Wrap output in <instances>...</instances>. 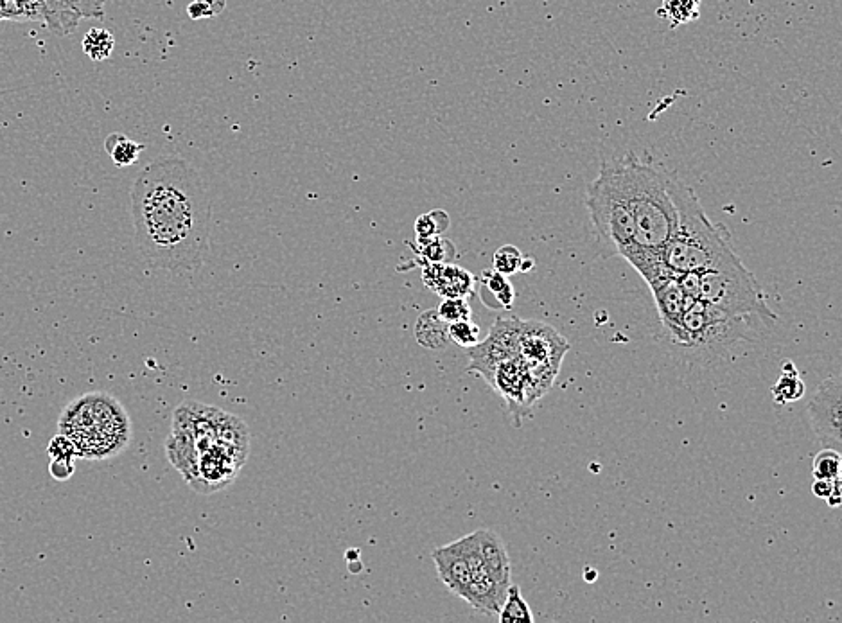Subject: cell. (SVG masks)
<instances>
[{"label":"cell","instance_id":"1","mask_svg":"<svg viewBox=\"0 0 842 623\" xmlns=\"http://www.w3.org/2000/svg\"><path fill=\"white\" fill-rule=\"evenodd\" d=\"M135 241L151 268L187 275L202 268L211 239V196L187 160L162 157L132 187Z\"/></svg>","mask_w":842,"mask_h":623},{"label":"cell","instance_id":"2","mask_svg":"<svg viewBox=\"0 0 842 623\" xmlns=\"http://www.w3.org/2000/svg\"><path fill=\"white\" fill-rule=\"evenodd\" d=\"M616 166L631 207L636 246L641 250H661L679 221L674 196L676 173L645 162L634 153L616 158Z\"/></svg>","mask_w":842,"mask_h":623},{"label":"cell","instance_id":"3","mask_svg":"<svg viewBox=\"0 0 842 623\" xmlns=\"http://www.w3.org/2000/svg\"><path fill=\"white\" fill-rule=\"evenodd\" d=\"M679 221L661 248L663 263L674 275L708 272L737 259L728 230L706 216L697 194L676 176L674 182Z\"/></svg>","mask_w":842,"mask_h":623},{"label":"cell","instance_id":"4","mask_svg":"<svg viewBox=\"0 0 842 623\" xmlns=\"http://www.w3.org/2000/svg\"><path fill=\"white\" fill-rule=\"evenodd\" d=\"M60 435L71 440L78 458L106 460L123 453L132 440V424L114 395L92 392L74 399L60 417Z\"/></svg>","mask_w":842,"mask_h":623},{"label":"cell","instance_id":"5","mask_svg":"<svg viewBox=\"0 0 842 623\" xmlns=\"http://www.w3.org/2000/svg\"><path fill=\"white\" fill-rule=\"evenodd\" d=\"M593 236L602 257H627L636 246L631 207L623 191L616 158L606 162L586 196Z\"/></svg>","mask_w":842,"mask_h":623},{"label":"cell","instance_id":"6","mask_svg":"<svg viewBox=\"0 0 842 623\" xmlns=\"http://www.w3.org/2000/svg\"><path fill=\"white\" fill-rule=\"evenodd\" d=\"M699 279V300L708 302L729 318H735L738 322L746 318H762L767 324L776 320L760 282L747 270L740 257L719 268L699 273Z\"/></svg>","mask_w":842,"mask_h":623},{"label":"cell","instance_id":"7","mask_svg":"<svg viewBox=\"0 0 842 623\" xmlns=\"http://www.w3.org/2000/svg\"><path fill=\"white\" fill-rule=\"evenodd\" d=\"M570 351V342L539 320H521L519 358L527 367L530 385L541 401L559 376L562 360Z\"/></svg>","mask_w":842,"mask_h":623},{"label":"cell","instance_id":"8","mask_svg":"<svg viewBox=\"0 0 842 623\" xmlns=\"http://www.w3.org/2000/svg\"><path fill=\"white\" fill-rule=\"evenodd\" d=\"M519 329H521V320L516 316L498 318L482 342L476 343L469 349L467 372H473L491 385L494 370L501 361L518 356Z\"/></svg>","mask_w":842,"mask_h":623},{"label":"cell","instance_id":"9","mask_svg":"<svg viewBox=\"0 0 842 623\" xmlns=\"http://www.w3.org/2000/svg\"><path fill=\"white\" fill-rule=\"evenodd\" d=\"M737 322L738 320L729 318L708 302L693 300L690 308L686 309L685 315L681 318L679 329L672 340L685 347L710 345L720 340L722 336H726L729 329Z\"/></svg>","mask_w":842,"mask_h":623},{"label":"cell","instance_id":"10","mask_svg":"<svg viewBox=\"0 0 842 623\" xmlns=\"http://www.w3.org/2000/svg\"><path fill=\"white\" fill-rule=\"evenodd\" d=\"M841 399L842 381L839 376H835L825 379L817 388L814 399L808 403V415L817 440L825 448L835 449L839 453L842 449Z\"/></svg>","mask_w":842,"mask_h":623},{"label":"cell","instance_id":"11","mask_svg":"<svg viewBox=\"0 0 842 623\" xmlns=\"http://www.w3.org/2000/svg\"><path fill=\"white\" fill-rule=\"evenodd\" d=\"M491 387L501 395V399L507 404L510 415L514 417L516 426L527 417L528 412L539 403L530 378H528L527 367L518 356L501 361L494 370Z\"/></svg>","mask_w":842,"mask_h":623},{"label":"cell","instance_id":"12","mask_svg":"<svg viewBox=\"0 0 842 623\" xmlns=\"http://www.w3.org/2000/svg\"><path fill=\"white\" fill-rule=\"evenodd\" d=\"M167 457L171 464L184 474L191 485L198 474V458L194 439L193 406L191 403L180 404L173 413V430L166 442Z\"/></svg>","mask_w":842,"mask_h":623},{"label":"cell","instance_id":"13","mask_svg":"<svg viewBox=\"0 0 842 623\" xmlns=\"http://www.w3.org/2000/svg\"><path fill=\"white\" fill-rule=\"evenodd\" d=\"M106 0H44L42 17L56 35H69L81 18L105 17Z\"/></svg>","mask_w":842,"mask_h":623},{"label":"cell","instance_id":"14","mask_svg":"<svg viewBox=\"0 0 842 623\" xmlns=\"http://www.w3.org/2000/svg\"><path fill=\"white\" fill-rule=\"evenodd\" d=\"M422 281L433 293L444 299H467L474 291L473 273L467 272L457 264L424 263L421 264Z\"/></svg>","mask_w":842,"mask_h":623},{"label":"cell","instance_id":"15","mask_svg":"<svg viewBox=\"0 0 842 623\" xmlns=\"http://www.w3.org/2000/svg\"><path fill=\"white\" fill-rule=\"evenodd\" d=\"M649 288L654 295L659 320H661V324L665 325V329L670 333V336L674 338V334L679 329V322L685 315L686 309L690 308L693 300L681 288V284L677 281V275H668L665 279L652 282Z\"/></svg>","mask_w":842,"mask_h":623},{"label":"cell","instance_id":"16","mask_svg":"<svg viewBox=\"0 0 842 623\" xmlns=\"http://www.w3.org/2000/svg\"><path fill=\"white\" fill-rule=\"evenodd\" d=\"M433 562L437 566V573L442 584L462 600H469V588H471V570L465 562L464 555L458 550L457 543L440 546L433 550Z\"/></svg>","mask_w":842,"mask_h":623},{"label":"cell","instance_id":"17","mask_svg":"<svg viewBox=\"0 0 842 623\" xmlns=\"http://www.w3.org/2000/svg\"><path fill=\"white\" fill-rule=\"evenodd\" d=\"M478 534V543H480V552H482V559L485 562V568L491 573L494 582L500 586L501 589H509L510 584V559L507 548L503 545L501 537L492 532V530H476Z\"/></svg>","mask_w":842,"mask_h":623},{"label":"cell","instance_id":"18","mask_svg":"<svg viewBox=\"0 0 842 623\" xmlns=\"http://www.w3.org/2000/svg\"><path fill=\"white\" fill-rule=\"evenodd\" d=\"M449 324L440 318L437 309L424 311L415 324V338L422 347L439 351L449 343Z\"/></svg>","mask_w":842,"mask_h":623},{"label":"cell","instance_id":"19","mask_svg":"<svg viewBox=\"0 0 842 623\" xmlns=\"http://www.w3.org/2000/svg\"><path fill=\"white\" fill-rule=\"evenodd\" d=\"M771 394L778 404L796 403L805 395V383L799 378L798 369L792 361L781 363V376L771 388Z\"/></svg>","mask_w":842,"mask_h":623},{"label":"cell","instance_id":"20","mask_svg":"<svg viewBox=\"0 0 842 623\" xmlns=\"http://www.w3.org/2000/svg\"><path fill=\"white\" fill-rule=\"evenodd\" d=\"M105 150L114 160L115 166L128 167L139 160L146 146L141 142L128 139L124 133H112L106 137Z\"/></svg>","mask_w":842,"mask_h":623},{"label":"cell","instance_id":"21","mask_svg":"<svg viewBox=\"0 0 842 623\" xmlns=\"http://www.w3.org/2000/svg\"><path fill=\"white\" fill-rule=\"evenodd\" d=\"M49 455L53 458L51 474L56 480H67L69 476H72V473H74V458H78V455H76V449L72 446L71 440L63 437V435L54 437L51 446H49Z\"/></svg>","mask_w":842,"mask_h":623},{"label":"cell","instance_id":"22","mask_svg":"<svg viewBox=\"0 0 842 623\" xmlns=\"http://www.w3.org/2000/svg\"><path fill=\"white\" fill-rule=\"evenodd\" d=\"M498 620L501 623H534V615L530 611L527 600L521 595V589L516 584H510L507 595L500 607Z\"/></svg>","mask_w":842,"mask_h":623},{"label":"cell","instance_id":"23","mask_svg":"<svg viewBox=\"0 0 842 623\" xmlns=\"http://www.w3.org/2000/svg\"><path fill=\"white\" fill-rule=\"evenodd\" d=\"M417 243H419V246L415 248V252L421 255V259H419V263L421 264H448L453 263L455 257H457V248L446 237H430V239H422V241H417Z\"/></svg>","mask_w":842,"mask_h":623},{"label":"cell","instance_id":"24","mask_svg":"<svg viewBox=\"0 0 842 623\" xmlns=\"http://www.w3.org/2000/svg\"><path fill=\"white\" fill-rule=\"evenodd\" d=\"M81 47L92 62H105L114 53L115 38L105 27H92L83 38Z\"/></svg>","mask_w":842,"mask_h":623},{"label":"cell","instance_id":"25","mask_svg":"<svg viewBox=\"0 0 842 623\" xmlns=\"http://www.w3.org/2000/svg\"><path fill=\"white\" fill-rule=\"evenodd\" d=\"M480 282H482L483 290L494 297L496 306L509 309L514 304V299H516L514 288L505 275H501L496 270H485L480 277Z\"/></svg>","mask_w":842,"mask_h":623},{"label":"cell","instance_id":"26","mask_svg":"<svg viewBox=\"0 0 842 623\" xmlns=\"http://www.w3.org/2000/svg\"><path fill=\"white\" fill-rule=\"evenodd\" d=\"M667 15L674 26H683L701 15V0H663L659 15Z\"/></svg>","mask_w":842,"mask_h":623},{"label":"cell","instance_id":"27","mask_svg":"<svg viewBox=\"0 0 842 623\" xmlns=\"http://www.w3.org/2000/svg\"><path fill=\"white\" fill-rule=\"evenodd\" d=\"M449 229L448 212L437 209V211L422 214L415 221V234L417 241L430 239V237L442 236Z\"/></svg>","mask_w":842,"mask_h":623},{"label":"cell","instance_id":"28","mask_svg":"<svg viewBox=\"0 0 842 623\" xmlns=\"http://www.w3.org/2000/svg\"><path fill=\"white\" fill-rule=\"evenodd\" d=\"M812 474L821 480L841 478V453L830 448L819 451L812 464Z\"/></svg>","mask_w":842,"mask_h":623},{"label":"cell","instance_id":"29","mask_svg":"<svg viewBox=\"0 0 842 623\" xmlns=\"http://www.w3.org/2000/svg\"><path fill=\"white\" fill-rule=\"evenodd\" d=\"M449 340L457 343L464 349H471L476 343L482 342V331L480 325L474 324L473 320H460L455 324H449Z\"/></svg>","mask_w":842,"mask_h":623},{"label":"cell","instance_id":"30","mask_svg":"<svg viewBox=\"0 0 842 623\" xmlns=\"http://www.w3.org/2000/svg\"><path fill=\"white\" fill-rule=\"evenodd\" d=\"M521 261H523V255L519 252L518 246H501V248H498L494 252V257H492V266H494L492 270H496V272L505 275V277H510V275L519 272Z\"/></svg>","mask_w":842,"mask_h":623},{"label":"cell","instance_id":"31","mask_svg":"<svg viewBox=\"0 0 842 623\" xmlns=\"http://www.w3.org/2000/svg\"><path fill=\"white\" fill-rule=\"evenodd\" d=\"M437 313H439L440 318L446 324H455V322H460V320H469L471 315H473L467 299H444L439 308H437Z\"/></svg>","mask_w":842,"mask_h":623},{"label":"cell","instance_id":"32","mask_svg":"<svg viewBox=\"0 0 842 623\" xmlns=\"http://www.w3.org/2000/svg\"><path fill=\"white\" fill-rule=\"evenodd\" d=\"M227 6V0H193L187 6V15L191 20H209L218 17Z\"/></svg>","mask_w":842,"mask_h":623},{"label":"cell","instance_id":"33","mask_svg":"<svg viewBox=\"0 0 842 623\" xmlns=\"http://www.w3.org/2000/svg\"><path fill=\"white\" fill-rule=\"evenodd\" d=\"M832 487H834V480H821V478H816V482L812 483V494L819 498V500H826L828 498V494L832 492Z\"/></svg>","mask_w":842,"mask_h":623},{"label":"cell","instance_id":"34","mask_svg":"<svg viewBox=\"0 0 842 623\" xmlns=\"http://www.w3.org/2000/svg\"><path fill=\"white\" fill-rule=\"evenodd\" d=\"M825 501L828 503V507H832V509H839V507H841V478H835L832 492L828 494V498H826Z\"/></svg>","mask_w":842,"mask_h":623},{"label":"cell","instance_id":"35","mask_svg":"<svg viewBox=\"0 0 842 623\" xmlns=\"http://www.w3.org/2000/svg\"><path fill=\"white\" fill-rule=\"evenodd\" d=\"M532 268H534V259H525V257H523L521 266H519V272L527 273L530 272Z\"/></svg>","mask_w":842,"mask_h":623}]
</instances>
